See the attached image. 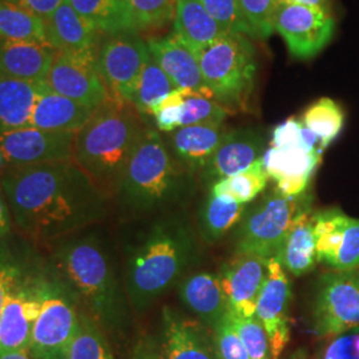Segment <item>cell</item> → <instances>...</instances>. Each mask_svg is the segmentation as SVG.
<instances>
[{"label": "cell", "mask_w": 359, "mask_h": 359, "mask_svg": "<svg viewBox=\"0 0 359 359\" xmlns=\"http://www.w3.org/2000/svg\"><path fill=\"white\" fill-rule=\"evenodd\" d=\"M16 229L36 243L71 236L103 218L107 196L74 161L1 170Z\"/></svg>", "instance_id": "obj_1"}, {"label": "cell", "mask_w": 359, "mask_h": 359, "mask_svg": "<svg viewBox=\"0 0 359 359\" xmlns=\"http://www.w3.org/2000/svg\"><path fill=\"white\" fill-rule=\"evenodd\" d=\"M198 257L191 224L176 213L156 219L127 253L126 290L129 304L142 313L179 281Z\"/></svg>", "instance_id": "obj_2"}, {"label": "cell", "mask_w": 359, "mask_h": 359, "mask_svg": "<svg viewBox=\"0 0 359 359\" xmlns=\"http://www.w3.org/2000/svg\"><path fill=\"white\" fill-rule=\"evenodd\" d=\"M194 191V175L177 161L158 130L147 126L118 181V205L132 215H169L185 205Z\"/></svg>", "instance_id": "obj_3"}, {"label": "cell", "mask_w": 359, "mask_h": 359, "mask_svg": "<svg viewBox=\"0 0 359 359\" xmlns=\"http://www.w3.org/2000/svg\"><path fill=\"white\" fill-rule=\"evenodd\" d=\"M147 126L133 104L109 97L77 130L74 163L105 196L115 194Z\"/></svg>", "instance_id": "obj_4"}, {"label": "cell", "mask_w": 359, "mask_h": 359, "mask_svg": "<svg viewBox=\"0 0 359 359\" xmlns=\"http://www.w3.org/2000/svg\"><path fill=\"white\" fill-rule=\"evenodd\" d=\"M53 261L60 281L87 305L97 325L112 329L126 321L128 294L100 238L93 234L68 238L56 249Z\"/></svg>", "instance_id": "obj_5"}, {"label": "cell", "mask_w": 359, "mask_h": 359, "mask_svg": "<svg viewBox=\"0 0 359 359\" xmlns=\"http://www.w3.org/2000/svg\"><path fill=\"white\" fill-rule=\"evenodd\" d=\"M205 86L229 112L248 109L257 75L256 48L243 34H222L198 53Z\"/></svg>", "instance_id": "obj_6"}, {"label": "cell", "mask_w": 359, "mask_h": 359, "mask_svg": "<svg viewBox=\"0 0 359 359\" xmlns=\"http://www.w3.org/2000/svg\"><path fill=\"white\" fill-rule=\"evenodd\" d=\"M309 203L305 193L289 197L277 188L265 193L245 210L236 231V255L278 258L295 217Z\"/></svg>", "instance_id": "obj_7"}, {"label": "cell", "mask_w": 359, "mask_h": 359, "mask_svg": "<svg viewBox=\"0 0 359 359\" xmlns=\"http://www.w3.org/2000/svg\"><path fill=\"white\" fill-rule=\"evenodd\" d=\"M48 281L1 265L0 351H28L34 326L41 311Z\"/></svg>", "instance_id": "obj_8"}, {"label": "cell", "mask_w": 359, "mask_h": 359, "mask_svg": "<svg viewBox=\"0 0 359 359\" xmlns=\"http://www.w3.org/2000/svg\"><path fill=\"white\" fill-rule=\"evenodd\" d=\"M359 327V269L322 274L311 309V332L330 339Z\"/></svg>", "instance_id": "obj_9"}, {"label": "cell", "mask_w": 359, "mask_h": 359, "mask_svg": "<svg viewBox=\"0 0 359 359\" xmlns=\"http://www.w3.org/2000/svg\"><path fill=\"white\" fill-rule=\"evenodd\" d=\"M75 298L65 283H48L41 311L34 326L28 354L32 359L67 357L80 323Z\"/></svg>", "instance_id": "obj_10"}, {"label": "cell", "mask_w": 359, "mask_h": 359, "mask_svg": "<svg viewBox=\"0 0 359 359\" xmlns=\"http://www.w3.org/2000/svg\"><path fill=\"white\" fill-rule=\"evenodd\" d=\"M148 57L147 40L140 32L129 29L104 35L97 52V65L111 97L132 103Z\"/></svg>", "instance_id": "obj_11"}, {"label": "cell", "mask_w": 359, "mask_h": 359, "mask_svg": "<svg viewBox=\"0 0 359 359\" xmlns=\"http://www.w3.org/2000/svg\"><path fill=\"white\" fill-rule=\"evenodd\" d=\"M274 31L283 36L295 59H310L332 41L335 32L333 15L297 3L277 1Z\"/></svg>", "instance_id": "obj_12"}, {"label": "cell", "mask_w": 359, "mask_h": 359, "mask_svg": "<svg viewBox=\"0 0 359 359\" xmlns=\"http://www.w3.org/2000/svg\"><path fill=\"white\" fill-rule=\"evenodd\" d=\"M76 132H59L27 127L1 133V170L10 168L74 161Z\"/></svg>", "instance_id": "obj_13"}, {"label": "cell", "mask_w": 359, "mask_h": 359, "mask_svg": "<svg viewBox=\"0 0 359 359\" xmlns=\"http://www.w3.org/2000/svg\"><path fill=\"white\" fill-rule=\"evenodd\" d=\"M46 83L56 93L93 109L111 97L93 52H56Z\"/></svg>", "instance_id": "obj_14"}, {"label": "cell", "mask_w": 359, "mask_h": 359, "mask_svg": "<svg viewBox=\"0 0 359 359\" xmlns=\"http://www.w3.org/2000/svg\"><path fill=\"white\" fill-rule=\"evenodd\" d=\"M318 262L332 270L359 269V218L339 208L314 212Z\"/></svg>", "instance_id": "obj_15"}, {"label": "cell", "mask_w": 359, "mask_h": 359, "mask_svg": "<svg viewBox=\"0 0 359 359\" xmlns=\"http://www.w3.org/2000/svg\"><path fill=\"white\" fill-rule=\"evenodd\" d=\"M290 283L277 258H270L268 276L257 301L256 314L268 333L271 359H278L290 339Z\"/></svg>", "instance_id": "obj_16"}, {"label": "cell", "mask_w": 359, "mask_h": 359, "mask_svg": "<svg viewBox=\"0 0 359 359\" xmlns=\"http://www.w3.org/2000/svg\"><path fill=\"white\" fill-rule=\"evenodd\" d=\"M269 259L253 255H236L219 270L218 278L233 311L252 317L268 276Z\"/></svg>", "instance_id": "obj_17"}, {"label": "cell", "mask_w": 359, "mask_h": 359, "mask_svg": "<svg viewBox=\"0 0 359 359\" xmlns=\"http://www.w3.org/2000/svg\"><path fill=\"white\" fill-rule=\"evenodd\" d=\"M145 40L151 55L177 90H194L212 96L203 77L198 55L176 31L172 29L161 36L151 35Z\"/></svg>", "instance_id": "obj_18"}, {"label": "cell", "mask_w": 359, "mask_h": 359, "mask_svg": "<svg viewBox=\"0 0 359 359\" xmlns=\"http://www.w3.org/2000/svg\"><path fill=\"white\" fill-rule=\"evenodd\" d=\"M265 152V137L258 130L229 129L200 175L206 182L215 184L218 180L244 172L261 160Z\"/></svg>", "instance_id": "obj_19"}, {"label": "cell", "mask_w": 359, "mask_h": 359, "mask_svg": "<svg viewBox=\"0 0 359 359\" xmlns=\"http://www.w3.org/2000/svg\"><path fill=\"white\" fill-rule=\"evenodd\" d=\"M321 157L322 152H313L304 147H270L264 154V164L280 192L289 197H298L306 192Z\"/></svg>", "instance_id": "obj_20"}, {"label": "cell", "mask_w": 359, "mask_h": 359, "mask_svg": "<svg viewBox=\"0 0 359 359\" xmlns=\"http://www.w3.org/2000/svg\"><path fill=\"white\" fill-rule=\"evenodd\" d=\"M161 347L165 359H217L212 332L170 308L163 311Z\"/></svg>", "instance_id": "obj_21"}, {"label": "cell", "mask_w": 359, "mask_h": 359, "mask_svg": "<svg viewBox=\"0 0 359 359\" xmlns=\"http://www.w3.org/2000/svg\"><path fill=\"white\" fill-rule=\"evenodd\" d=\"M47 41L56 52L97 53L103 32L83 18L65 0L46 20Z\"/></svg>", "instance_id": "obj_22"}, {"label": "cell", "mask_w": 359, "mask_h": 359, "mask_svg": "<svg viewBox=\"0 0 359 359\" xmlns=\"http://www.w3.org/2000/svg\"><path fill=\"white\" fill-rule=\"evenodd\" d=\"M228 132L225 124L180 127L169 133L167 145L177 161L196 175L204 170Z\"/></svg>", "instance_id": "obj_23"}, {"label": "cell", "mask_w": 359, "mask_h": 359, "mask_svg": "<svg viewBox=\"0 0 359 359\" xmlns=\"http://www.w3.org/2000/svg\"><path fill=\"white\" fill-rule=\"evenodd\" d=\"M179 294L185 306L193 311L210 332L228 314L231 305L216 274L198 271L184 278Z\"/></svg>", "instance_id": "obj_24"}, {"label": "cell", "mask_w": 359, "mask_h": 359, "mask_svg": "<svg viewBox=\"0 0 359 359\" xmlns=\"http://www.w3.org/2000/svg\"><path fill=\"white\" fill-rule=\"evenodd\" d=\"M56 51L46 43L1 41L0 76L46 83Z\"/></svg>", "instance_id": "obj_25"}, {"label": "cell", "mask_w": 359, "mask_h": 359, "mask_svg": "<svg viewBox=\"0 0 359 359\" xmlns=\"http://www.w3.org/2000/svg\"><path fill=\"white\" fill-rule=\"evenodd\" d=\"M95 111L96 109L56 93L46 83L35 105L29 127L59 132H77L88 123Z\"/></svg>", "instance_id": "obj_26"}, {"label": "cell", "mask_w": 359, "mask_h": 359, "mask_svg": "<svg viewBox=\"0 0 359 359\" xmlns=\"http://www.w3.org/2000/svg\"><path fill=\"white\" fill-rule=\"evenodd\" d=\"M283 269L293 276H304L318 262L314 231V212L310 203L295 217L293 226L277 258Z\"/></svg>", "instance_id": "obj_27"}, {"label": "cell", "mask_w": 359, "mask_h": 359, "mask_svg": "<svg viewBox=\"0 0 359 359\" xmlns=\"http://www.w3.org/2000/svg\"><path fill=\"white\" fill-rule=\"evenodd\" d=\"M46 83L0 76L1 133L29 127L35 105Z\"/></svg>", "instance_id": "obj_28"}, {"label": "cell", "mask_w": 359, "mask_h": 359, "mask_svg": "<svg viewBox=\"0 0 359 359\" xmlns=\"http://www.w3.org/2000/svg\"><path fill=\"white\" fill-rule=\"evenodd\" d=\"M197 55L222 35L206 11L203 0H176V19L172 27Z\"/></svg>", "instance_id": "obj_29"}, {"label": "cell", "mask_w": 359, "mask_h": 359, "mask_svg": "<svg viewBox=\"0 0 359 359\" xmlns=\"http://www.w3.org/2000/svg\"><path fill=\"white\" fill-rule=\"evenodd\" d=\"M69 4L103 35L135 29L128 0H68ZM136 31V29H135Z\"/></svg>", "instance_id": "obj_30"}, {"label": "cell", "mask_w": 359, "mask_h": 359, "mask_svg": "<svg viewBox=\"0 0 359 359\" xmlns=\"http://www.w3.org/2000/svg\"><path fill=\"white\" fill-rule=\"evenodd\" d=\"M246 204H238L213 193L208 196L200 210V233L205 243H216L243 219Z\"/></svg>", "instance_id": "obj_31"}, {"label": "cell", "mask_w": 359, "mask_h": 359, "mask_svg": "<svg viewBox=\"0 0 359 359\" xmlns=\"http://www.w3.org/2000/svg\"><path fill=\"white\" fill-rule=\"evenodd\" d=\"M0 36L1 41L46 43V22L13 3L0 1Z\"/></svg>", "instance_id": "obj_32"}, {"label": "cell", "mask_w": 359, "mask_h": 359, "mask_svg": "<svg viewBox=\"0 0 359 359\" xmlns=\"http://www.w3.org/2000/svg\"><path fill=\"white\" fill-rule=\"evenodd\" d=\"M175 90L177 88L149 52V57L142 69L132 100V104L148 126L154 107Z\"/></svg>", "instance_id": "obj_33"}, {"label": "cell", "mask_w": 359, "mask_h": 359, "mask_svg": "<svg viewBox=\"0 0 359 359\" xmlns=\"http://www.w3.org/2000/svg\"><path fill=\"white\" fill-rule=\"evenodd\" d=\"M269 179L262 157L244 172L218 180L212 185V193L238 204H249L266 189Z\"/></svg>", "instance_id": "obj_34"}, {"label": "cell", "mask_w": 359, "mask_h": 359, "mask_svg": "<svg viewBox=\"0 0 359 359\" xmlns=\"http://www.w3.org/2000/svg\"><path fill=\"white\" fill-rule=\"evenodd\" d=\"M302 124L320 137L323 149H326L344 129L345 114L334 100L322 97L304 112Z\"/></svg>", "instance_id": "obj_35"}, {"label": "cell", "mask_w": 359, "mask_h": 359, "mask_svg": "<svg viewBox=\"0 0 359 359\" xmlns=\"http://www.w3.org/2000/svg\"><path fill=\"white\" fill-rule=\"evenodd\" d=\"M67 358L115 359L99 325L87 313H80V323L68 347Z\"/></svg>", "instance_id": "obj_36"}, {"label": "cell", "mask_w": 359, "mask_h": 359, "mask_svg": "<svg viewBox=\"0 0 359 359\" xmlns=\"http://www.w3.org/2000/svg\"><path fill=\"white\" fill-rule=\"evenodd\" d=\"M128 3L135 29L142 35L175 23L176 0H128Z\"/></svg>", "instance_id": "obj_37"}, {"label": "cell", "mask_w": 359, "mask_h": 359, "mask_svg": "<svg viewBox=\"0 0 359 359\" xmlns=\"http://www.w3.org/2000/svg\"><path fill=\"white\" fill-rule=\"evenodd\" d=\"M185 90V103L181 117V127L198 124H224L231 114L212 96L194 90Z\"/></svg>", "instance_id": "obj_38"}, {"label": "cell", "mask_w": 359, "mask_h": 359, "mask_svg": "<svg viewBox=\"0 0 359 359\" xmlns=\"http://www.w3.org/2000/svg\"><path fill=\"white\" fill-rule=\"evenodd\" d=\"M231 321L240 335L250 359H270V345L268 333L264 323L257 317H245L229 309Z\"/></svg>", "instance_id": "obj_39"}, {"label": "cell", "mask_w": 359, "mask_h": 359, "mask_svg": "<svg viewBox=\"0 0 359 359\" xmlns=\"http://www.w3.org/2000/svg\"><path fill=\"white\" fill-rule=\"evenodd\" d=\"M252 38L266 39L274 32L273 18L277 0H237Z\"/></svg>", "instance_id": "obj_40"}, {"label": "cell", "mask_w": 359, "mask_h": 359, "mask_svg": "<svg viewBox=\"0 0 359 359\" xmlns=\"http://www.w3.org/2000/svg\"><path fill=\"white\" fill-rule=\"evenodd\" d=\"M206 11L215 19L222 34H243L250 39L252 31L246 25L237 0H203Z\"/></svg>", "instance_id": "obj_41"}, {"label": "cell", "mask_w": 359, "mask_h": 359, "mask_svg": "<svg viewBox=\"0 0 359 359\" xmlns=\"http://www.w3.org/2000/svg\"><path fill=\"white\" fill-rule=\"evenodd\" d=\"M212 338L217 359H250L231 321L229 311L225 318L212 330Z\"/></svg>", "instance_id": "obj_42"}, {"label": "cell", "mask_w": 359, "mask_h": 359, "mask_svg": "<svg viewBox=\"0 0 359 359\" xmlns=\"http://www.w3.org/2000/svg\"><path fill=\"white\" fill-rule=\"evenodd\" d=\"M185 103V90H175L157 104L152 111V120L157 130L172 133L181 127Z\"/></svg>", "instance_id": "obj_43"}, {"label": "cell", "mask_w": 359, "mask_h": 359, "mask_svg": "<svg viewBox=\"0 0 359 359\" xmlns=\"http://www.w3.org/2000/svg\"><path fill=\"white\" fill-rule=\"evenodd\" d=\"M317 359H359V333H345L330 338Z\"/></svg>", "instance_id": "obj_44"}, {"label": "cell", "mask_w": 359, "mask_h": 359, "mask_svg": "<svg viewBox=\"0 0 359 359\" xmlns=\"http://www.w3.org/2000/svg\"><path fill=\"white\" fill-rule=\"evenodd\" d=\"M302 121H298L293 117L277 126L271 135V145L274 148H292L304 147L302 142ZM305 148V147H304ZM314 152V151H313Z\"/></svg>", "instance_id": "obj_45"}, {"label": "cell", "mask_w": 359, "mask_h": 359, "mask_svg": "<svg viewBox=\"0 0 359 359\" xmlns=\"http://www.w3.org/2000/svg\"><path fill=\"white\" fill-rule=\"evenodd\" d=\"M19 6L29 13L38 15L44 22L55 13V10L65 1V0H4Z\"/></svg>", "instance_id": "obj_46"}, {"label": "cell", "mask_w": 359, "mask_h": 359, "mask_svg": "<svg viewBox=\"0 0 359 359\" xmlns=\"http://www.w3.org/2000/svg\"><path fill=\"white\" fill-rule=\"evenodd\" d=\"M132 359H165L163 347L158 345L156 341L147 338L139 342V345L135 348Z\"/></svg>", "instance_id": "obj_47"}, {"label": "cell", "mask_w": 359, "mask_h": 359, "mask_svg": "<svg viewBox=\"0 0 359 359\" xmlns=\"http://www.w3.org/2000/svg\"><path fill=\"white\" fill-rule=\"evenodd\" d=\"M277 1H287V3L304 4V6L314 7V8L321 10L323 13L332 15V0H277Z\"/></svg>", "instance_id": "obj_48"}, {"label": "cell", "mask_w": 359, "mask_h": 359, "mask_svg": "<svg viewBox=\"0 0 359 359\" xmlns=\"http://www.w3.org/2000/svg\"><path fill=\"white\" fill-rule=\"evenodd\" d=\"M0 359H32L29 357L28 351H11L1 354Z\"/></svg>", "instance_id": "obj_49"}, {"label": "cell", "mask_w": 359, "mask_h": 359, "mask_svg": "<svg viewBox=\"0 0 359 359\" xmlns=\"http://www.w3.org/2000/svg\"><path fill=\"white\" fill-rule=\"evenodd\" d=\"M292 359H308L306 351H304V350H298V351H295Z\"/></svg>", "instance_id": "obj_50"}, {"label": "cell", "mask_w": 359, "mask_h": 359, "mask_svg": "<svg viewBox=\"0 0 359 359\" xmlns=\"http://www.w3.org/2000/svg\"><path fill=\"white\" fill-rule=\"evenodd\" d=\"M56 359H68L67 357H60V358H56Z\"/></svg>", "instance_id": "obj_51"}]
</instances>
